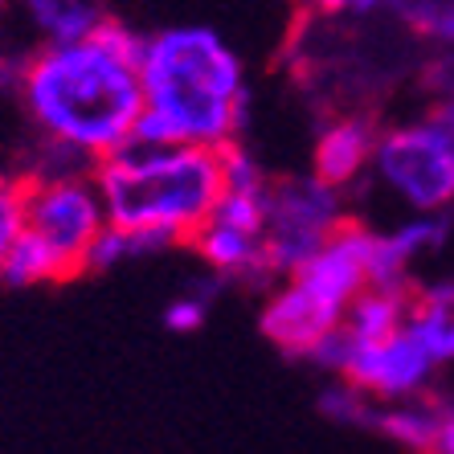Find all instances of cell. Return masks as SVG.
Returning a JSON list of instances; mask_svg holds the SVG:
<instances>
[{
	"label": "cell",
	"instance_id": "cell-1",
	"mask_svg": "<svg viewBox=\"0 0 454 454\" xmlns=\"http://www.w3.org/2000/svg\"><path fill=\"white\" fill-rule=\"evenodd\" d=\"M139 53L115 17H98L82 37L50 42L17 70L25 111L58 148L90 164L115 156L144 119Z\"/></svg>",
	"mask_w": 454,
	"mask_h": 454
},
{
	"label": "cell",
	"instance_id": "cell-2",
	"mask_svg": "<svg viewBox=\"0 0 454 454\" xmlns=\"http://www.w3.org/2000/svg\"><path fill=\"white\" fill-rule=\"evenodd\" d=\"M238 144H144L127 139L95 164L106 230L123 250L144 242L192 246L233 189Z\"/></svg>",
	"mask_w": 454,
	"mask_h": 454
},
{
	"label": "cell",
	"instance_id": "cell-3",
	"mask_svg": "<svg viewBox=\"0 0 454 454\" xmlns=\"http://www.w3.org/2000/svg\"><path fill=\"white\" fill-rule=\"evenodd\" d=\"M144 144H238L246 115L242 62L213 29H164L139 53Z\"/></svg>",
	"mask_w": 454,
	"mask_h": 454
},
{
	"label": "cell",
	"instance_id": "cell-4",
	"mask_svg": "<svg viewBox=\"0 0 454 454\" xmlns=\"http://www.w3.org/2000/svg\"><path fill=\"white\" fill-rule=\"evenodd\" d=\"M385 278L380 270V233L344 213L328 242L307 262H299L286 286L270 295L262 311V332L291 356H311L332 340L352 299L369 283Z\"/></svg>",
	"mask_w": 454,
	"mask_h": 454
},
{
	"label": "cell",
	"instance_id": "cell-5",
	"mask_svg": "<svg viewBox=\"0 0 454 454\" xmlns=\"http://www.w3.org/2000/svg\"><path fill=\"white\" fill-rule=\"evenodd\" d=\"M106 209L95 172L29 168L25 230L0 275L9 283H74L98 270Z\"/></svg>",
	"mask_w": 454,
	"mask_h": 454
},
{
	"label": "cell",
	"instance_id": "cell-6",
	"mask_svg": "<svg viewBox=\"0 0 454 454\" xmlns=\"http://www.w3.org/2000/svg\"><path fill=\"white\" fill-rule=\"evenodd\" d=\"M344 209L336 205V192L319 184L316 176H262V233H266V270L291 275L299 262H307Z\"/></svg>",
	"mask_w": 454,
	"mask_h": 454
},
{
	"label": "cell",
	"instance_id": "cell-7",
	"mask_svg": "<svg viewBox=\"0 0 454 454\" xmlns=\"http://www.w3.org/2000/svg\"><path fill=\"white\" fill-rule=\"evenodd\" d=\"M372 160L380 176L418 209H442L454 201V131L438 119L380 131Z\"/></svg>",
	"mask_w": 454,
	"mask_h": 454
},
{
	"label": "cell",
	"instance_id": "cell-8",
	"mask_svg": "<svg viewBox=\"0 0 454 454\" xmlns=\"http://www.w3.org/2000/svg\"><path fill=\"white\" fill-rule=\"evenodd\" d=\"M377 136H380V111H340V115H328L316 144V180L328 184V189L348 184L364 168V160L372 156Z\"/></svg>",
	"mask_w": 454,
	"mask_h": 454
},
{
	"label": "cell",
	"instance_id": "cell-9",
	"mask_svg": "<svg viewBox=\"0 0 454 454\" xmlns=\"http://www.w3.org/2000/svg\"><path fill=\"white\" fill-rule=\"evenodd\" d=\"M405 324L426 340V348L434 352L438 364L450 360L454 356V283H438V286L413 283Z\"/></svg>",
	"mask_w": 454,
	"mask_h": 454
},
{
	"label": "cell",
	"instance_id": "cell-10",
	"mask_svg": "<svg viewBox=\"0 0 454 454\" xmlns=\"http://www.w3.org/2000/svg\"><path fill=\"white\" fill-rule=\"evenodd\" d=\"M29 9H33V17L53 33V42L82 37V33L103 17L90 0H29Z\"/></svg>",
	"mask_w": 454,
	"mask_h": 454
},
{
	"label": "cell",
	"instance_id": "cell-11",
	"mask_svg": "<svg viewBox=\"0 0 454 454\" xmlns=\"http://www.w3.org/2000/svg\"><path fill=\"white\" fill-rule=\"evenodd\" d=\"M25 184H29V168L0 172V270L25 230Z\"/></svg>",
	"mask_w": 454,
	"mask_h": 454
},
{
	"label": "cell",
	"instance_id": "cell-12",
	"mask_svg": "<svg viewBox=\"0 0 454 454\" xmlns=\"http://www.w3.org/2000/svg\"><path fill=\"white\" fill-rule=\"evenodd\" d=\"M438 454H454V410L442 405V426H438Z\"/></svg>",
	"mask_w": 454,
	"mask_h": 454
},
{
	"label": "cell",
	"instance_id": "cell-13",
	"mask_svg": "<svg viewBox=\"0 0 454 454\" xmlns=\"http://www.w3.org/2000/svg\"><path fill=\"white\" fill-rule=\"evenodd\" d=\"M197 319H201L197 303H189V307H172V311H168V324H176V328H192Z\"/></svg>",
	"mask_w": 454,
	"mask_h": 454
}]
</instances>
